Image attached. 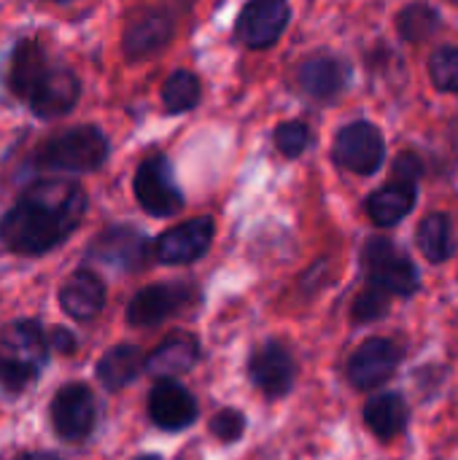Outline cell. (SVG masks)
<instances>
[{
    "label": "cell",
    "mask_w": 458,
    "mask_h": 460,
    "mask_svg": "<svg viewBox=\"0 0 458 460\" xmlns=\"http://www.w3.org/2000/svg\"><path fill=\"white\" fill-rule=\"evenodd\" d=\"M46 358V340L38 323L19 321L0 332V385L5 391L27 388Z\"/></svg>",
    "instance_id": "cell-2"
},
{
    "label": "cell",
    "mask_w": 458,
    "mask_h": 460,
    "mask_svg": "<svg viewBox=\"0 0 458 460\" xmlns=\"http://www.w3.org/2000/svg\"><path fill=\"white\" fill-rule=\"evenodd\" d=\"M89 256L105 267H116L124 272L140 270L148 259V243L140 232L130 226L105 229L89 248Z\"/></svg>",
    "instance_id": "cell-11"
},
{
    "label": "cell",
    "mask_w": 458,
    "mask_h": 460,
    "mask_svg": "<svg viewBox=\"0 0 458 460\" xmlns=\"http://www.w3.org/2000/svg\"><path fill=\"white\" fill-rule=\"evenodd\" d=\"M308 143H310V129H308V124H302V121H283V124L275 129V146H278V151H281L283 156H289V159L300 156V154L308 148Z\"/></svg>",
    "instance_id": "cell-29"
},
{
    "label": "cell",
    "mask_w": 458,
    "mask_h": 460,
    "mask_svg": "<svg viewBox=\"0 0 458 460\" xmlns=\"http://www.w3.org/2000/svg\"><path fill=\"white\" fill-rule=\"evenodd\" d=\"M289 22V3L286 0H248L238 16L235 35L251 49L273 46Z\"/></svg>",
    "instance_id": "cell-9"
},
{
    "label": "cell",
    "mask_w": 458,
    "mask_h": 460,
    "mask_svg": "<svg viewBox=\"0 0 458 460\" xmlns=\"http://www.w3.org/2000/svg\"><path fill=\"white\" fill-rule=\"evenodd\" d=\"M364 420L378 439L391 442L408 429V404L400 394H381L367 402Z\"/></svg>",
    "instance_id": "cell-21"
},
{
    "label": "cell",
    "mask_w": 458,
    "mask_h": 460,
    "mask_svg": "<svg viewBox=\"0 0 458 460\" xmlns=\"http://www.w3.org/2000/svg\"><path fill=\"white\" fill-rule=\"evenodd\" d=\"M300 86L305 94H310L313 100H335L348 81V70L340 59L335 57H310L302 62L300 67Z\"/></svg>",
    "instance_id": "cell-18"
},
{
    "label": "cell",
    "mask_w": 458,
    "mask_h": 460,
    "mask_svg": "<svg viewBox=\"0 0 458 460\" xmlns=\"http://www.w3.org/2000/svg\"><path fill=\"white\" fill-rule=\"evenodd\" d=\"M148 418L162 431H181L197 420V402L178 383L162 380L148 396Z\"/></svg>",
    "instance_id": "cell-13"
},
{
    "label": "cell",
    "mask_w": 458,
    "mask_h": 460,
    "mask_svg": "<svg viewBox=\"0 0 458 460\" xmlns=\"http://www.w3.org/2000/svg\"><path fill=\"white\" fill-rule=\"evenodd\" d=\"M402 348L391 340L373 337L367 340L348 361V380L359 391H373L383 385L400 367Z\"/></svg>",
    "instance_id": "cell-7"
},
{
    "label": "cell",
    "mask_w": 458,
    "mask_h": 460,
    "mask_svg": "<svg viewBox=\"0 0 458 460\" xmlns=\"http://www.w3.org/2000/svg\"><path fill=\"white\" fill-rule=\"evenodd\" d=\"M57 3H70V0H57Z\"/></svg>",
    "instance_id": "cell-35"
},
{
    "label": "cell",
    "mask_w": 458,
    "mask_h": 460,
    "mask_svg": "<svg viewBox=\"0 0 458 460\" xmlns=\"http://www.w3.org/2000/svg\"><path fill=\"white\" fill-rule=\"evenodd\" d=\"M248 375L265 396L281 399L294 385V358L283 345L270 342L254 353V358L248 364Z\"/></svg>",
    "instance_id": "cell-12"
},
{
    "label": "cell",
    "mask_w": 458,
    "mask_h": 460,
    "mask_svg": "<svg viewBox=\"0 0 458 460\" xmlns=\"http://www.w3.org/2000/svg\"><path fill=\"white\" fill-rule=\"evenodd\" d=\"M135 460H159V458H154V456H146V458H135Z\"/></svg>",
    "instance_id": "cell-34"
},
{
    "label": "cell",
    "mask_w": 458,
    "mask_h": 460,
    "mask_svg": "<svg viewBox=\"0 0 458 460\" xmlns=\"http://www.w3.org/2000/svg\"><path fill=\"white\" fill-rule=\"evenodd\" d=\"M94 415H97L94 396L86 385H78V383L59 388L51 402L54 431L67 442H78L89 437L94 429Z\"/></svg>",
    "instance_id": "cell-8"
},
{
    "label": "cell",
    "mask_w": 458,
    "mask_h": 460,
    "mask_svg": "<svg viewBox=\"0 0 458 460\" xmlns=\"http://www.w3.org/2000/svg\"><path fill=\"white\" fill-rule=\"evenodd\" d=\"M416 205V183L391 181L389 186L378 189L367 199V213L373 224L378 226H394L400 224Z\"/></svg>",
    "instance_id": "cell-20"
},
{
    "label": "cell",
    "mask_w": 458,
    "mask_h": 460,
    "mask_svg": "<svg viewBox=\"0 0 458 460\" xmlns=\"http://www.w3.org/2000/svg\"><path fill=\"white\" fill-rule=\"evenodd\" d=\"M454 3H458V0H454Z\"/></svg>",
    "instance_id": "cell-36"
},
{
    "label": "cell",
    "mask_w": 458,
    "mask_h": 460,
    "mask_svg": "<svg viewBox=\"0 0 458 460\" xmlns=\"http://www.w3.org/2000/svg\"><path fill=\"white\" fill-rule=\"evenodd\" d=\"M78 94H81L78 78L70 70L57 67V70H46V75L30 94V105H32L35 116L57 119V116H65L73 111V105L78 102Z\"/></svg>",
    "instance_id": "cell-14"
},
{
    "label": "cell",
    "mask_w": 458,
    "mask_h": 460,
    "mask_svg": "<svg viewBox=\"0 0 458 460\" xmlns=\"http://www.w3.org/2000/svg\"><path fill=\"white\" fill-rule=\"evenodd\" d=\"M189 294L178 286H148L132 296L127 305L130 326H154L170 315H175L186 305Z\"/></svg>",
    "instance_id": "cell-15"
},
{
    "label": "cell",
    "mask_w": 458,
    "mask_h": 460,
    "mask_svg": "<svg viewBox=\"0 0 458 460\" xmlns=\"http://www.w3.org/2000/svg\"><path fill=\"white\" fill-rule=\"evenodd\" d=\"M108 159V140L97 127H73L43 143L38 164L65 172H92Z\"/></svg>",
    "instance_id": "cell-3"
},
{
    "label": "cell",
    "mask_w": 458,
    "mask_h": 460,
    "mask_svg": "<svg viewBox=\"0 0 458 460\" xmlns=\"http://www.w3.org/2000/svg\"><path fill=\"white\" fill-rule=\"evenodd\" d=\"M418 248L424 253V259H429L432 264H440L451 256L454 245H451V221L445 213H432L421 221L418 226Z\"/></svg>",
    "instance_id": "cell-24"
},
{
    "label": "cell",
    "mask_w": 458,
    "mask_h": 460,
    "mask_svg": "<svg viewBox=\"0 0 458 460\" xmlns=\"http://www.w3.org/2000/svg\"><path fill=\"white\" fill-rule=\"evenodd\" d=\"M49 342H51V348L59 350V353H73V350H76V337H73V332H67V329H62V326H57V329L49 334Z\"/></svg>",
    "instance_id": "cell-32"
},
{
    "label": "cell",
    "mask_w": 458,
    "mask_h": 460,
    "mask_svg": "<svg viewBox=\"0 0 458 460\" xmlns=\"http://www.w3.org/2000/svg\"><path fill=\"white\" fill-rule=\"evenodd\" d=\"M211 240H213V218L200 216L178 224L175 229H167L157 240L154 256L162 264H192L211 248Z\"/></svg>",
    "instance_id": "cell-10"
},
{
    "label": "cell",
    "mask_w": 458,
    "mask_h": 460,
    "mask_svg": "<svg viewBox=\"0 0 458 460\" xmlns=\"http://www.w3.org/2000/svg\"><path fill=\"white\" fill-rule=\"evenodd\" d=\"M397 30L408 43H418L440 30V13L427 3H410L400 11Z\"/></svg>",
    "instance_id": "cell-26"
},
{
    "label": "cell",
    "mask_w": 458,
    "mask_h": 460,
    "mask_svg": "<svg viewBox=\"0 0 458 460\" xmlns=\"http://www.w3.org/2000/svg\"><path fill=\"white\" fill-rule=\"evenodd\" d=\"M243 431H246V418H243L240 412H235V410H221V412H216L213 420H211V434H213L219 442H227V445H229V442L240 439Z\"/></svg>",
    "instance_id": "cell-30"
},
{
    "label": "cell",
    "mask_w": 458,
    "mask_h": 460,
    "mask_svg": "<svg viewBox=\"0 0 458 460\" xmlns=\"http://www.w3.org/2000/svg\"><path fill=\"white\" fill-rule=\"evenodd\" d=\"M59 305H62V310H65L70 318H76V321H89V318H94V315L103 310V305H105V286H103V280H100L94 272L78 270V272H73V275L65 280V286H62V291H59Z\"/></svg>",
    "instance_id": "cell-17"
},
{
    "label": "cell",
    "mask_w": 458,
    "mask_h": 460,
    "mask_svg": "<svg viewBox=\"0 0 458 460\" xmlns=\"http://www.w3.org/2000/svg\"><path fill=\"white\" fill-rule=\"evenodd\" d=\"M86 194L65 178L32 183L0 221V240L13 253L38 256L57 248L84 218Z\"/></svg>",
    "instance_id": "cell-1"
},
{
    "label": "cell",
    "mask_w": 458,
    "mask_h": 460,
    "mask_svg": "<svg viewBox=\"0 0 458 460\" xmlns=\"http://www.w3.org/2000/svg\"><path fill=\"white\" fill-rule=\"evenodd\" d=\"M389 302H391V294H386L383 288L370 283L354 302V321L356 323H373V321L383 318L389 310Z\"/></svg>",
    "instance_id": "cell-28"
},
{
    "label": "cell",
    "mask_w": 458,
    "mask_h": 460,
    "mask_svg": "<svg viewBox=\"0 0 458 460\" xmlns=\"http://www.w3.org/2000/svg\"><path fill=\"white\" fill-rule=\"evenodd\" d=\"M173 35V24L162 13H143L135 16L124 30V54L130 59H143L159 51Z\"/></svg>",
    "instance_id": "cell-19"
},
{
    "label": "cell",
    "mask_w": 458,
    "mask_h": 460,
    "mask_svg": "<svg viewBox=\"0 0 458 460\" xmlns=\"http://www.w3.org/2000/svg\"><path fill=\"white\" fill-rule=\"evenodd\" d=\"M429 75L437 89L458 92V46H443L432 54Z\"/></svg>",
    "instance_id": "cell-27"
},
{
    "label": "cell",
    "mask_w": 458,
    "mask_h": 460,
    "mask_svg": "<svg viewBox=\"0 0 458 460\" xmlns=\"http://www.w3.org/2000/svg\"><path fill=\"white\" fill-rule=\"evenodd\" d=\"M197 356H200V345L192 334L186 332H178L173 337H167L148 358H146V372L151 377H159V380H170V377H181L186 375L194 364H197Z\"/></svg>",
    "instance_id": "cell-16"
},
{
    "label": "cell",
    "mask_w": 458,
    "mask_h": 460,
    "mask_svg": "<svg viewBox=\"0 0 458 460\" xmlns=\"http://www.w3.org/2000/svg\"><path fill=\"white\" fill-rule=\"evenodd\" d=\"M386 156L383 135L370 121H354L335 137V162L356 175H373Z\"/></svg>",
    "instance_id": "cell-6"
},
{
    "label": "cell",
    "mask_w": 458,
    "mask_h": 460,
    "mask_svg": "<svg viewBox=\"0 0 458 460\" xmlns=\"http://www.w3.org/2000/svg\"><path fill=\"white\" fill-rule=\"evenodd\" d=\"M200 78L189 70H175L162 86V102L170 113H186L200 102Z\"/></svg>",
    "instance_id": "cell-25"
},
{
    "label": "cell",
    "mask_w": 458,
    "mask_h": 460,
    "mask_svg": "<svg viewBox=\"0 0 458 460\" xmlns=\"http://www.w3.org/2000/svg\"><path fill=\"white\" fill-rule=\"evenodd\" d=\"M135 197L140 208L157 218H170L184 208L181 189L175 183V172L165 156L146 159L135 172Z\"/></svg>",
    "instance_id": "cell-5"
},
{
    "label": "cell",
    "mask_w": 458,
    "mask_h": 460,
    "mask_svg": "<svg viewBox=\"0 0 458 460\" xmlns=\"http://www.w3.org/2000/svg\"><path fill=\"white\" fill-rule=\"evenodd\" d=\"M362 264L373 286L383 288L391 296H413L421 288L416 264L386 237H373L364 245Z\"/></svg>",
    "instance_id": "cell-4"
},
{
    "label": "cell",
    "mask_w": 458,
    "mask_h": 460,
    "mask_svg": "<svg viewBox=\"0 0 458 460\" xmlns=\"http://www.w3.org/2000/svg\"><path fill=\"white\" fill-rule=\"evenodd\" d=\"M19 460H62V458H57V456H51V453H30V456H22Z\"/></svg>",
    "instance_id": "cell-33"
},
{
    "label": "cell",
    "mask_w": 458,
    "mask_h": 460,
    "mask_svg": "<svg viewBox=\"0 0 458 460\" xmlns=\"http://www.w3.org/2000/svg\"><path fill=\"white\" fill-rule=\"evenodd\" d=\"M140 367H143V361H140V350L135 345H116L100 358L97 377L108 391H121L138 380Z\"/></svg>",
    "instance_id": "cell-23"
},
{
    "label": "cell",
    "mask_w": 458,
    "mask_h": 460,
    "mask_svg": "<svg viewBox=\"0 0 458 460\" xmlns=\"http://www.w3.org/2000/svg\"><path fill=\"white\" fill-rule=\"evenodd\" d=\"M394 172H397V181L416 183V181L424 175V164H421V159H418L416 154L405 151V154H400V156H397V162H394Z\"/></svg>",
    "instance_id": "cell-31"
},
{
    "label": "cell",
    "mask_w": 458,
    "mask_h": 460,
    "mask_svg": "<svg viewBox=\"0 0 458 460\" xmlns=\"http://www.w3.org/2000/svg\"><path fill=\"white\" fill-rule=\"evenodd\" d=\"M46 59L43 51L35 40H19L13 59H11V73H8V84L11 92L22 100H30L32 89L40 84V78L46 75Z\"/></svg>",
    "instance_id": "cell-22"
}]
</instances>
